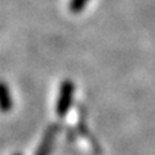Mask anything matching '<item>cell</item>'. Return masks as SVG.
Wrapping results in <instances>:
<instances>
[{
	"instance_id": "obj_1",
	"label": "cell",
	"mask_w": 155,
	"mask_h": 155,
	"mask_svg": "<svg viewBox=\"0 0 155 155\" xmlns=\"http://www.w3.org/2000/svg\"><path fill=\"white\" fill-rule=\"evenodd\" d=\"M74 91H75V86L70 79H65L60 86V93L57 97V104H56V113L59 117H65L71 107L74 98Z\"/></svg>"
},
{
	"instance_id": "obj_2",
	"label": "cell",
	"mask_w": 155,
	"mask_h": 155,
	"mask_svg": "<svg viewBox=\"0 0 155 155\" xmlns=\"http://www.w3.org/2000/svg\"><path fill=\"white\" fill-rule=\"evenodd\" d=\"M59 128L60 127L57 124H52V125H49L46 128L45 134H44L42 139H41L40 146H38L37 151H35V155H51L54 142H56L57 134H59Z\"/></svg>"
},
{
	"instance_id": "obj_3",
	"label": "cell",
	"mask_w": 155,
	"mask_h": 155,
	"mask_svg": "<svg viewBox=\"0 0 155 155\" xmlns=\"http://www.w3.org/2000/svg\"><path fill=\"white\" fill-rule=\"evenodd\" d=\"M12 107V98L8 87L4 83L0 82V110L2 112H8Z\"/></svg>"
},
{
	"instance_id": "obj_4",
	"label": "cell",
	"mask_w": 155,
	"mask_h": 155,
	"mask_svg": "<svg viewBox=\"0 0 155 155\" xmlns=\"http://www.w3.org/2000/svg\"><path fill=\"white\" fill-rule=\"evenodd\" d=\"M88 0H71L70 2V10L74 14H79L80 11L84 10V7L87 5Z\"/></svg>"
},
{
	"instance_id": "obj_5",
	"label": "cell",
	"mask_w": 155,
	"mask_h": 155,
	"mask_svg": "<svg viewBox=\"0 0 155 155\" xmlns=\"http://www.w3.org/2000/svg\"><path fill=\"white\" fill-rule=\"evenodd\" d=\"M14 155H22V154H18V153H16V154H14Z\"/></svg>"
}]
</instances>
